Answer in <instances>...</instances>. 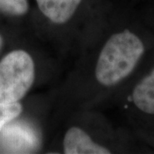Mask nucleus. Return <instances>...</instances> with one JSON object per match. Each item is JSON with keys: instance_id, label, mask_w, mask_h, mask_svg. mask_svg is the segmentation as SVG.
<instances>
[{"instance_id": "obj_1", "label": "nucleus", "mask_w": 154, "mask_h": 154, "mask_svg": "<svg viewBox=\"0 0 154 154\" xmlns=\"http://www.w3.org/2000/svg\"><path fill=\"white\" fill-rule=\"evenodd\" d=\"M145 53V45L128 29L112 33L99 51L94 78L101 88H110L123 82L138 65Z\"/></svg>"}, {"instance_id": "obj_2", "label": "nucleus", "mask_w": 154, "mask_h": 154, "mask_svg": "<svg viewBox=\"0 0 154 154\" xmlns=\"http://www.w3.org/2000/svg\"><path fill=\"white\" fill-rule=\"evenodd\" d=\"M36 66L27 51H11L0 61V103L20 102L33 88Z\"/></svg>"}, {"instance_id": "obj_3", "label": "nucleus", "mask_w": 154, "mask_h": 154, "mask_svg": "<svg viewBox=\"0 0 154 154\" xmlns=\"http://www.w3.org/2000/svg\"><path fill=\"white\" fill-rule=\"evenodd\" d=\"M63 152L65 154H109L110 148L96 141L85 129L72 126L63 139Z\"/></svg>"}, {"instance_id": "obj_4", "label": "nucleus", "mask_w": 154, "mask_h": 154, "mask_svg": "<svg viewBox=\"0 0 154 154\" xmlns=\"http://www.w3.org/2000/svg\"><path fill=\"white\" fill-rule=\"evenodd\" d=\"M39 11L54 25L66 24L74 17L82 0H35Z\"/></svg>"}, {"instance_id": "obj_5", "label": "nucleus", "mask_w": 154, "mask_h": 154, "mask_svg": "<svg viewBox=\"0 0 154 154\" xmlns=\"http://www.w3.org/2000/svg\"><path fill=\"white\" fill-rule=\"evenodd\" d=\"M131 100L140 111L154 115V68L135 85Z\"/></svg>"}, {"instance_id": "obj_6", "label": "nucleus", "mask_w": 154, "mask_h": 154, "mask_svg": "<svg viewBox=\"0 0 154 154\" xmlns=\"http://www.w3.org/2000/svg\"><path fill=\"white\" fill-rule=\"evenodd\" d=\"M29 11L28 0H0V13L20 17L28 14Z\"/></svg>"}, {"instance_id": "obj_7", "label": "nucleus", "mask_w": 154, "mask_h": 154, "mask_svg": "<svg viewBox=\"0 0 154 154\" xmlns=\"http://www.w3.org/2000/svg\"><path fill=\"white\" fill-rule=\"evenodd\" d=\"M22 111L23 106L20 102L0 103V133L6 124L16 120Z\"/></svg>"}, {"instance_id": "obj_8", "label": "nucleus", "mask_w": 154, "mask_h": 154, "mask_svg": "<svg viewBox=\"0 0 154 154\" xmlns=\"http://www.w3.org/2000/svg\"><path fill=\"white\" fill-rule=\"evenodd\" d=\"M4 43H5V41H4V38H3V36L0 34V51L2 50L3 46H4Z\"/></svg>"}]
</instances>
